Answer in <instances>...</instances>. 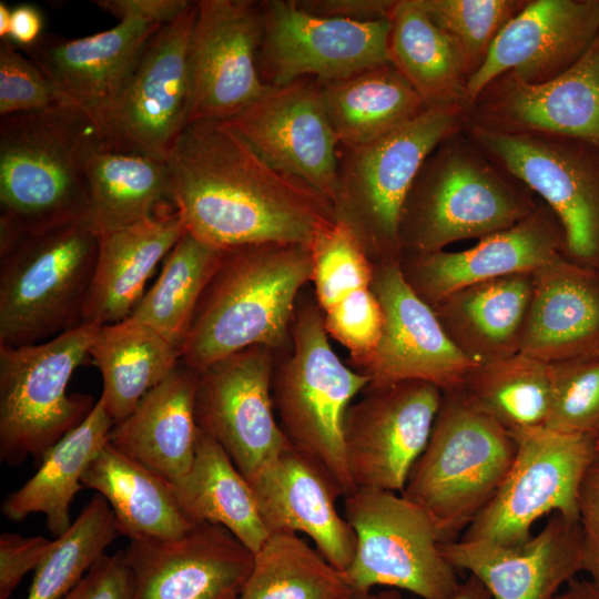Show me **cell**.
Here are the masks:
<instances>
[{
    "label": "cell",
    "mask_w": 599,
    "mask_h": 599,
    "mask_svg": "<svg viewBox=\"0 0 599 599\" xmlns=\"http://www.w3.org/2000/svg\"><path fill=\"white\" fill-rule=\"evenodd\" d=\"M165 161L174 210L210 246H308L335 220L326 196L273 167L224 121L186 124Z\"/></svg>",
    "instance_id": "6da1fadb"
},
{
    "label": "cell",
    "mask_w": 599,
    "mask_h": 599,
    "mask_svg": "<svg viewBox=\"0 0 599 599\" xmlns=\"http://www.w3.org/2000/svg\"><path fill=\"white\" fill-rule=\"evenodd\" d=\"M311 280L308 246L262 243L223 250L192 317L181 363L199 373L251 346L285 352L300 293Z\"/></svg>",
    "instance_id": "7a4b0ae2"
},
{
    "label": "cell",
    "mask_w": 599,
    "mask_h": 599,
    "mask_svg": "<svg viewBox=\"0 0 599 599\" xmlns=\"http://www.w3.org/2000/svg\"><path fill=\"white\" fill-rule=\"evenodd\" d=\"M101 142L84 111L59 103L0 120V248L89 214L87 166Z\"/></svg>",
    "instance_id": "3957f363"
},
{
    "label": "cell",
    "mask_w": 599,
    "mask_h": 599,
    "mask_svg": "<svg viewBox=\"0 0 599 599\" xmlns=\"http://www.w3.org/2000/svg\"><path fill=\"white\" fill-rule=\"evenodd\" d=\"M460 132L430 153L407 194L399 222L402 255L480 240L521 222L540 202Z\"/></svg>",
    "instance_id": "277c9868"
},
{
    "label": "cell",
    "mask_w": 599,
    "mask_h": 599,
    "mask_svg": "<svg viewBox=\"0 0 599 599\" xmlns=\"http://www.w3.org/2000/svg\"><path fill=\"white\" fill-rule=\"evenodd\" d=\"M276 356L272 398L290 445L317 464L342 497L356 490L347 465L343 424L355 398L369 385L334 352L315 298L295 312L291 348Z\"/></svg>",
    "instance_id": "5b68a950"
},
{
    "label": "cell",
    "mask_w": 599,
    "mask_h": 599,
    "mask_svg": "<svg viewBox=\"0 0 599 599\" xmlns=\"http://www.w3.org/2000/svg\"><path fill=\"white\" fill-rule=\"evenodd\" d=\"M516 449L512 435L460 388L443 392L427 445L400 494L428 516L440 544L457 540L499 489Z\"/></svg>",
    "instance_id": "8992f818"
},
{
    "label": "cell",
    "mask_w": 599,
    "mask_h": 599,
    "mask_svg": "<svg viewBox=\"0 0 599 599\" xmlns=\"http://www.w3.org/2000/svg\"><path fill=\"white\" fill-rule=\"evenodd\" d=\"M465 123L461 106L433 108L373 142L342 146L334 219L357 238L372 263L399 262V222L426 159Z\"/></svg>",
    "instance_id": "52a82bcc"
},
{
    "label": "cell",
    "mask_w": 599,
    "mask_h": 599,
    "mask_svg": "<svg viewBox=\"0 0 599 599\" xmlns=\"http://www.w3.org/2000/svg\"><path fill=\"white\" fill-rule=\"evenodd\" d=\"M98 246L85 222H71L0 248V345L41 343L81 324Z\"/></svg>",
    "instance_id": "ba28073f"
},
{
    "label": "cell",
    "mask_w": 599,
    "mask_h": 599,
    "mask_svg": "<svg viewBox=\"0 0 599 599\" xmlns=\"http://www.w3.org/2000/svg\"><path fill=\"white\" fill-rule=\"evenodd\" d=\"M99 326L80 324L48 341L0 345V460L9 466L47 451L93 409L90 395L68 394L74 370L90 357Z\"/></svg>",
    "instance_id": "9c48e42d"
},
{
    "label": "cell",
    "mask_w": 599,
    "mask_h": 599,
    "mask_svg": "<svg viewBox=\"0 0 599 599\" xmlns=\"http://www.w3.org/2000/svg\"><path fill=\"white\" fill-rule=\"evenodd\" d=\"M344 517L356 536L347 581L362 599L375 587L422 599H449L460 582L440 549L428 516L402 494L358 487L344 497Z\"/></svg>",
    "instance_id": "30bf717a"
},
{
    "label": "cell",
    "mask_w": 599,
    "mask_h": 599,
    "mask_svg": "<svg viewBox=\"0 0 599 599\" xmlns=\"http://www.w3.org/2000/svg\"><path fill=\"white\" fill-rule=\"evenodd\" d=\"M510 434L517 445L511 467L458 539L516 546L532 536V526L544 516L559 514L578 520L583 480L599 459L596 437L546 427Z\"/></svg>",
    "instance_id": "8fae6325"
},
{
    "label": "cell",
    "mask_w": 599,
    "mask_h": 599,
    "mask_svg": "<svg viewBox=\"0 0 599 599\" xmlns=\"http://www.w3.org/2000/svg\"><path fill=\"white\" fill-rule=\"evenodd\" d=\"M463 131L495 164L551 209L564 231L562 254L599 271V160L586 143L499 132L466 121Z\"/></svg>",
    "instance_id": "7c38bea8"
},
{
    "label": "cell",
    "mask_w": 599,
    "mask_h": 599,
    "mask_svg": "<svg viewBox=\"0 0 599 599\" xmlns=\"http://www.w3.org/2000/svg\"><path fill=\"white\" fill-rule=\"evenodd\" d=\"M196 1L148 42L114 100L90 116L109 148L166 160L187 124L189 41Z\"/></svg>",
    "instance_id": "4fadbf2b"
},
{
    "label": "cell",
    "mask_w": 599,
    "mask_h": 599,
    "mask_svg": "<svg viewBox=\"0 0 599 599\" xmlns=\"http://www.w3.org/2000/svg\"><path fill=\"white\" fill-rule=\"evenodd\" d=\"M261 6L258 69L268 87L303 78L339 80L390 63V20L326 18L303 10L296 0H264Z\"/></svg>",
    "instance_id": "5bb4252c"
},
{
    "label": "cell",
    "mask_w": 599,
    "mask_h": 599,
    "mask_svg": "<svg viewBox=\"0 0 599 599\" xmlns=\"http://www.w3.org/2000/svg\"><path fill=\"white\" fill-rule=\"evenodd\" d=\"M263 30L261 1H196L187 52V124L226 121L270 88L258 69Z\"/></svg>",
    "instance_id": "9a60e30c"
},
{
    "label": "cell",
    "mask_w": 599,
    "mask_h": 599,
    "mask_svg": "<svg viewBox=\"0 0 599 599\" xmlns=\"http://www.w3.org/2000/svg\"><path fill=\"white\" fill-rule=\"evenodd\" d=\"M443 390L424 380L367 386L345 414L343 437L356 486L402 493L429 439Z\"/></svg>",
    "instance_id": "2e32d148"
},
{
    "label": "cell",
    "mask_w": 599,
    "mask_h": 599,
    "mask_svg": "<svg viewBox=\"0 0 599 599\" xmlns=\"http://www.w3.org/2000/svg\"><path fill=\"white\" fill-rule=\"evenodd\" d=\"M277 354L251 346L199 372L197 427L223 447L246 479L290 446L272 398Z\"/></svg>",
    "instance_id": "e0dca14e"
},
{
    "label": "cell",
    "mask_w": 599,
    "mask_h": 599,
    "mask_svg": "<svg viewBox=\"0 0 599 599\" xmlns=\"http://www.w3.org/2000/svg\"><path fill=\"white\" fill-rule=\"evenodd\" d=\"M224 122L273 167L306 183L333 202L341 144L316 79L303 78L270 87Z\"/></svg>",
    "instance_id": "ac0fdd59"
},
{
    "label": "cell",
    "mask_w": 599,
    "mask_h": 599,
    "mask_svg": "<svg viewBox=\"0 0 599 599\" xmlns=\"http://www.w3.org/2000/svg\"><path fill=\"white\" fill-rule=\"evenodd\" d=\"M372 290L384 329L374 354L357 369L368 386L424 380L443 392L459 389L475 364L449 341L430 305L405 281L399 262L374 265Z\"/></svg>",
    "instance_id": "d6986e66"
},
{
    "label": "cell",
    "mask_w": 599,
    "mask_h": 599,
    "mask_svg": "<svg viewBox=\"0 0 599 599\" xmlns=\"http://www.w3.org/2000/svg\"><path fill=\"white\" fill-rule=\"evenodd\" d=\"M465 121L499 132L577 140L599 150V35L551 80L495 79L466 110Z\"/></svg>",
    "instance_id": "ffe728a7"
},
{
    "label": "cell",
    "mask_w": 599,
    "mask_h": 599,
    "mask_svg": "<svg viewBox=\"0 0 599 599\" xmlns=\"http://www.w3.org/2000/svg\"><path fill=\"white\" fill-rule=\"evenodd\" d=\"M132 599H236L254 554L224 527L197 522L177 538L130 539Z\"/></svg>",
    "instance_id": "44dd1931"
},
{
    "label": "cell",
    "mask_w": 599,
    "mask_h": 599,
    "mask_svg": "<svg viewBox=\"0 0 599 599\" xmlns=\"http://www.w3.org/2000/svg\"><path fill=\"white\" fill-rule=\"evenodd\" d=\"M599 35V1L531 0L499 32L467 82L464 111L495 79L509 74L528 84L570 68Z\"/></svg>",
    "instance_id": "7402d4cb"
},
{
    "label": "cell",
    "mask_w": 599,
    "mask_h": 599,
    "mask_svg": "<svg viewBox=\"0 0 599 599\" xmlns=\"http://www.w3.org/2000/svg\"><path fill=\"white\" fill-rule=\"evenodd\" d=\"M561 224L541 200L516 225L489 234L464 251L404 254L399 265L410 288L428 305L465 286L534 273L564 253Z\"/></svg>",
    "instance_id": "603a6c76"
},
{
    "label": "cell",
    "mask_w": 599,
    "mask_h": 599,
    "mask_svg": "<svg viewBox=\"0 0 599 599\" xmlns=\"http://www.w3.org/2000/svg\"><path fill=\"white\" fill-rule=\"evenodd\" d=\"M440 549L456 570L475 576L491 599H552L581 572L579 520L559 514L516 546L457 539Z\"/></svg>",
    "instance_id": "cb8c5ba5"
},
{
    "label": "cell",
    "mask_w": 599,
    "mask_h": 599,
    "mask_svg": "<svg viewBox=\"0 0 599 599\" xmlns=\"http://www.w3.org/2000/svg\"><path fill=\"white\" fill-rule=\"evenodd\" d=\"M268 535H306L321 555L345 572L355 554L356 536L336 500L331 477L291 445L250 479Z\"/></svg>",
    "instance_id": "d4e9b609"
},
{
    "label": "cell",
    "mask_w": 599,
    "mask_h": 599,
    "mask_svg": "<svg viewBox=\"0 0 599 599\" xmlns=\"http://www.w3.org/2000/svg\"><path fill=\"white\" fill-rule=\"evenodd\" d=\"M160 27L141 19H125L88 37H41L23 50L49 79L61 103L92 116L122 90Z\"/></svg>",
    "instance_id": "484cf974"
},
{
    "label": "cell",
    "mask_w": 599,
    "mask_h": 599,
    "mask_svg": "<svg viewBox=\"0 0 599 599\" xmlns=\"http://www.w3.org/2000/svg\"><path fill=\"white\" fill-rule=\"evenodd\" d=\"M519 353L547 364L599 353V271L560 253L532 273Z\"/></svg>",
    "instance_id": "4316f807"
},
{
    "label": "cell",
    "mask_w": 599,
    "mask_h": 599,
    "mask_svg": "<svg viewBox=\"0 0 599 599\" xmlns=\"http://www.w3.org/2000/svg\"><path fill=\"white\" fill-rule=\"evenodd\" d=\"M185 232L174 210L98 235L97 262L81 324L103 326L128 318L156 266Z\"/></svg>",
    "instance_id": "83f0119b"
},
{
    "label": "cell",
    "mask_w": 599,
    "mask_h": 599,
    "mask_svg": "<svg viewBox=\"0 0 599 599\" xmlns=\"http://www.w3.org/2000/svg\"><path fill=\"white\" fill-rule=\"evenodd\" d=\"M199 373L180 363L113 425L109 443L171 484L189 470L199 427L195 397Z\"/></svg>",
    "instance_id": "f1b7e54d"
},
{
    "label": "cell",
    "mask_w": 599,
    "mask_h": 599,
    "mask_svg": "<svg viewBox=\"0 0 599 599\" xmlns=\"http://www.w3.org/2000/svg\"><path fill=\"white\" fill-rule=\"evenodd\" d=\"M531 294L532 273H521L465 286L430 307L455 347L481 365L520 352Z\"/></svg>",
    "instance_id": "f546056e"
},
{
    "label": "cell",
    "mask_w": 599,
    "mask_h": 599,
    "mask_svg": "<svg viewBox=\"0 0 599 599\" xmlns=\"http://www.w3.org/2000/svg\"><path fill=\"white\" fill-rule=\"evenodd\" d=\"M81 483L108 501L119 535L129 540L177 538L195 525L182 510L167 479L109 441L89 465Z\"/></svg>",
    "instance_id": "4dcf8cb0"
},
{
    "label": "cell",
    "mask_w": 599,
    "mask_h": 599,
    "mask_svg": "<svg viewBox=\"0 0 599 599\" xmlns=\"http://www.w3.org/2000/svg\"><path fill=\"white\" fill-rule=\"evenodd\" d=\"M114 423L100 398L87 418L64 435L44 455L35 474L1 502L2 515L21 521L42 514L49 531L57 538L72 524L70 506L83 488L81 479L109 441Z\"/></svg>",
    "instance_id": "1f68e13d"
},
{
    "label": "cell",
    "mask_w": 599,
    "mask_h": 599,
    "mask_svg": "<svg viewBox=\"0 0 599 599\" xmlns=\"http://www.w3.org/2000/svg\"><path fill=\"white\" fill-rule=\"evenodd\" d=\"M172 487L193 524L222 526L253 554L268 538L250 483L223 447L200 428L193 461Z\"/></svg>",
    "instance_id": "d6a6232c"
},
{
    "label": "cell",
    "mask_w": 599,
    "mask_h": 599,
    "mask_svg": "<svg viewBox=\"0 0 599 599\" xmlns=\"http://www.w3.org/2000/svg\"><path fill=\"white\" fill-rule=\"evenodd\" d=\"M89 354L102 377L99 398L114 424L181 363L177 346L130 317L99 326Z\"/></svg>",
    "instance_id": "836d02e7"
},
{
    "label": "cell",
    "mask_w": 599,
    "mask_h": 599,
    "mask_svg": "<svg viewBox=\"0 0 599 599\" xmlns=\"http://www.w3.org/2000/svg\"><path fill=\"white\" fill-rule=\"evenodd\" d=\"M317 84L342 146L378 140L427 110L415 89L392 63L339 80H317Z\"/></svg>",
    "instance_id": "e575fe53"
},
{
    "label": "cell",
    "mask_w": 599,
    "mask_h": 599,
    "mask_svg": "<svg viewBox=\"0 0 599 599\" xmlns=\"http://www.w3.org/2000/svg\"><path fill=\"white\" fill-rule=\"evenodd\" d=\"M389 20L390 63L426 109H464L470 74L456 41L430 20L419 0H396Z\"/></svg>",
    "instance_id": "d590c367"
},
{
    "label": "cell",
    "mask_w": 599,
    "mask_h": 599,
    "mask_svg": "<svg viewBox=\"0 0 599 599\" xmlns=\"http://www.w3.org/2000/svg\"><path fill=\"white\" fill-rule=\"evenodd\" d=\"M87 175V224L98 235L143 221L163 201L172 202L169 167L162 159L115 150L101 141L90 153Z\"/></svg>",
    "instance_id": "8d00e7d4"
},
{
    "label": "cell",
    "mask_w": 599,
    "mask_h": 599,
    "mask_svg": "<svg viewBox=\"0 0 599 599\" xmlns=\"http://www.w3.org/2000/svg\"><path fill=\"white\" fill-rule=\"evenodd\" d=\"M236 599H362L344 572L293 532L268 536Z\"/></svg>",
    "instance_id": "74e56055"
},
{
    "label": "cell",
    "mask_w": 599,
    "mask_h": 599,
    "mask_svg": "<svg viewBox=\"0 0 599 599\" xmlns=\"http://www.w3.org/2000/svg\"><path fill=\"white\" fill-rule=\"evenodd\" d=\"M222 253L185 232L129 317L153 327L181 349Z\"/></svg>",
    "instance_id": "f35d334b"
},
{
    "label": "cell",
    "mask_w": 599,
    "mask_h": 599,
    "mask_svg": "<svg viewBox=\"0 0 599 599\" xmlns=\"http://www.w3.org/2000/svg\"><path fill=\"white\" fill-rule=\"evenodd\" d=\"M461 392L508 432L545 427L550 406L548 364L522 353L476 365Z\"/></svg>",
    "instance_id": "ab89813d"
},
{
    "label": "cell",
    "mask_w": 599,
    "mask_h": 599,
    "mask_svg": "<svg viewBox=\"0 0 599 599\" xmlns=\"http://www.w3.org/2000/svg\"><path fill=\"white\" fill-rule=\"evenodd\" d=\"M119 536L108 501L95 494L34 570L27 599H61Z\"/></svg>",
    "instance_id": "60d3db41"
},
{
    "label": "cell",
    "mask_w": 599,
    "mask_h": 599,
    "mask_svg": "<svg viewBox=\"0 0 599 599\" xmlns=\"http://www.w3.org/2000/svg\"><path fill=\"white\" fill-rule=\"evenodd\" d=\"M317 305L324 312L347 295L372 286L374 264L355 235L334 220L308 245Z\"/></svg>",
    "instance_id": "b9f144b4"
},
{
    "label": "cell",
    "mask_w": 599,
    "mask_h": 599,
    "mask_svg": "<svg viewBox=\"0 0 599 599\" xmlns=\"http://www.w3.org/2000/svg\"><path fill=\"white\" fill-rule=\"evenodd\" d=\"M526 2L419 0L430 20L456 41L465 57L470 77L485 61L499 32L520 12Z\"/></svg>",
    "instance_id": "7bdbcfd3"
},
{
    "label": "cell",
    "mask_w": 599,
    "mask_h": 599,
    "mask_svg": "<svg viewBox=\"0 0 599 599\" xmlns=\"http://www.w3.org/2000/svg\"><path fill=\"white\" fill-rule=\"evenodd\" d=\"M550 406L545 427L561 434L599 435V353L548 364Z\"/></svg>",
    "instance_id": "ee69618b"
},
{
    "label": "cell",
    "mask_w": 599,
    "mask_h": 599,
    "mask_svg": "<svg viewBox=\"0 0 599 599\" xmlns=\"http://www.w3.org/2000/svg\"><path fill=\"white\" fill-rule=\"evenodd\" d=\"M323 317L329 338L347 349V364L359 368L376 351L384 329V313L372 286L347 295Z\"/></svg>",
    "instance_id": "f6af8a7d"
},
{
    "label": "cell",
    "mask_w": 599,
    "mask_h": 599,
    "mask_svg": "<svg viewBox=\"0 0 599 599\" xmlns=\"http://www.w3.org/2000/svg\"><path fill=\"white\" fill-rule=\"evenodd\" d=\"M61 103L40 68L9 39L0 41V115L42 110Z\"/></svg>",
    "instance_id": "bcb514c9"
},
{
    "label": "cell",
    "mask_w": 599,
    "mask_h": 599,
    "mask_svg": "<svg viewBox=\"0 0 599 599\" xmlns=\"http://www.w3.org/2000/svg\"><path fill=\"white\" fill-rule=\"evenodd\" d=\"M53 540L43 536L24 537L13 532L0 536V599H9L22 578L35 570Z\"/></svg>",
    "instance_id": "7dc6e473"
},
{
    "label": "cell",
    "mask_w": 599,
    "mask_h": 599,
    "mask_svg": "<svg viewBox=\"0 0 599 599\" xmlns=\"http://www.w3.org/2000/svg\"><path fill=\"white\" fill-rule=\"evenodd\" d=\"M133 582L123 550L101 556L61 599H132Z\"/></svg>",
    "instance_id": "c3c4849f"
},
{
    "label": "cell",
    "mask_w": 599,
    "mask_h": 599,
    "mask_svg": "<svg viewBox=\"0 0 599 599\" xmlns=\"http://www.w3.org/2000/svg\"><path fill=\"white\" fill-rule=\"evenodd\" d=\"M581 572L599 589V459L589 469L580 491Z\"/></svg>",
    "instance_id": "681fc988"
},
{
    "label": "cell",
    "mask_w": 599,
    "mask_h": 599,
    "mask_svg": "<svg viewBox=\"0 0 599 599\" xmlns=\"http://www.w3.org/2000/svg\"><path fill=\"white\" fill-rule=\"evenodd\" d=\"M305 11L357 22L389 20L396 0H296Z\"/></svg>",
    "instance_id": "f907efd6"
},
{
    "label": "cell",
    "mask_w": 599,
    "mask_h": 599,
    "mask_svg": "<svg viewBox=\"0 0 599 599\" xmlns=\"http://www.w3.org/2000/svg\"><path fill=\"white\" fill-rule=\"evenodd\" d=\"M187 0H97L94 4L119 21L141 19L158 24L170 23L190 9Z\"/></svg>",
    "instance_id": "816d5d0a"
},
{
    "label": "cell",
    "mask_w": 599,
    "mask_h": 599,
    "mask_svg": "<svg viewBox=\"0 0 599 599\" xmlns=\"http://www.w3.org/2000/svg\"><path fill=\"white\" fill-rule=\"evenodd\" d=\"M43 19L32 4H19L12 9L9 39L17 48L27 49L41 39Z\"/></svg>",
    "instance_id": "f5cc1de1"
},
{
    "label": "cell",
    "mask_w": 599,
    "mask_h": 599,
    "mask_svg": "<svg viewBox=\"0 0 599 599\" xmlns=\"http://www.w3.org/2000/svg\"><path fill=\"white\" fill-rule=\"evenodd\" d=\"M366 599H405L396 589H387L378 592H372ZM449 599H491V596L485 586L475 577L469 575L468 578L460 582L456 593Z\"/></svg>",
    "instance_id": "db71d44e"
},
{
    "label": "cell",
    "mask_w": 599,
    "mask_h": 599,
    "mask_svg": "<svg viewBox=\"0 0 599 599\" xmlns=\"http://www.w3.org/2000/svg\"><path fill=\"white\" fill-rule=\"evenodd\" d=\"M552 599H599V589L587 578L575 577Z\"/></svg>",
    "instance_id": "11a10c76"
},
{
    "label": "cell",
    "mask_w": 599,
    "mask_h": 599,
    "mask_svg": "<svg viewBox=\"0 0 599 599\" xmlns=\"http://www.w3.org/2000/svg\"><path fill=\"white\" fill-rule=\"evenodd\" d=\"M11 12L10 9L4 2H0V37L1 39L9 38L10 27H11Z\"/></svg>",
    "instance_id": "9f6ffc18"
},
{
    "label": "cell",
    "mask_w": 599,
    "mask_h": 599,
    "mask_svg": "<svg viewBox=\"0 0 599 599\" xmlns=\"http://www.w3.org/2000/svg\"><path fill=\"white\" fill-rule=\"evenodd\" d=\"M596 443H597V448H598V451H599V435L596 438Z\"/></svg>",
    "instance_id": "6f0895ef"
}]
</instances>
